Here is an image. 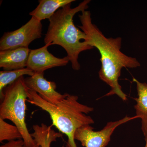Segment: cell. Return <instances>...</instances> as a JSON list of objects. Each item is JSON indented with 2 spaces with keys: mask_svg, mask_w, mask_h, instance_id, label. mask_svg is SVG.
Instances as JSON below:
<instances>
[{
  "mask_svg": "<svg viewBox=\"0 0 147 147\" xmlns=\"http://www.w3.org/2000/svg\"><path fill=\"white\" fill-rule=\"evenodd\" d=\"M28 88L27 101L49 114L52 125L67 137L65 147H77L74 134L82 127L94 123L91 117L87 115L92 112L94 108L79 102L78 96L67 93L59 102L52 104L42 98L36 92Z\"/></svg>",
  "mask_w": 147,
  "mask_h": 147,
  "instance_id": "cell-3",
  "label": "cell"
},
{
  "mask_svg": "<svg viewBox=\"0 0 147 147\" xmlns=\"http://www.w3.org/2000/svg\"><path fill=\"white\" fill-rule=\"evenodd\" d=\"M145 140H146V146H145V147H147V134L146 136H145Z\"/></svg>",
  "mask_w": 147,
  "mask_h": 147,
  "instance_id": "cell-16",
  "label": "cell"
},
{
  "mask_svg": "<svg viewBox=\"0 0 147 147\" xmlns=\"http://www.w3.org/2000/svg\"><path fill=\"white\" fill-rule=\"evenodd\" d=\"M24 81L28 88L36 92L42 98L52 104H57L66 96L67 93L62 94L56 90V83L45 79L44 72H35L33 76L25 78Z\"/></svg>",
  "mask_w": 147,
  "mask_h": 147,
  "instance_id": "cell-8",
  "label": "cell"
},
{
  "mask_svg": "<svg viewBox=\"0 0 147 147\" xmlns=\"http://www.w3.org/2000/svg\"><path fill=\"white\" fill-rule=\"evenodd\" d=\"M90 2L85 0L74 8H71L70 3L59 9L49 19L44 38L45 45H59L65 49L75 70L81 68L78 61L79 54L94 48L84 41L86 35L75 26L73 20L76 13L86 10Z\"/></svg>",
  "mask_w": 147,
  "mask_h": 147,
  "instance_id": "cell-2",
  "label": "cell"
},
{
  "mask_svg": "<svg viewBox=\"0 0 147 147\" xmlns=\"http://www.w3.org/2000/svg\"><path fill=\"white\" fill-rule=\"evenodd\" d=\"M24 79L22 76L5 89L0 105V118L12 122L21 132L25 146L30 147L37 145L26 122L28 88Z\"/></svg>",
  "mask_w": 147,
  "mask_h": 147,
  "instance_id": "cell-4",
  "label": "cell"
},
{
  "mask_svg": "<svg viewBox=\"0 0 147 147\" xmlns=\"http://www.w3.org/2000/svg\"><path fill=\"white\" fill-rule=\"evenodd\" d=\"M42 31L41 21L32 17L19 29L4 33L0 40V50L28 48L33 41L41 38Z\"/></svg>",
  "mask_w": 147,
  "mask_h": 147,
  "instance_id": "cell-5",
  "label": "cell"
},
{
  "mask_svg": "<svg viewBox=\"0 0 147 147\" xmlns=\"http://www.w3.org/2000/svg\"><path fill=\"white\" fill-rule=\"evenodd\" d=\"M137 119L136 116H126L115 121L108 122L104 128L95 131L90 125H86L77 129L74 134V139L79 141L85 147H105L110 142L111 135L118 127L129 121Z\"/></svg>",
  "mask_w": 147,
  "mask_h": 147,
  "instance_id": "cell-6",
  "label": "cell"
},
{
  "mask_svg": "<svg viewBox=\"0 0 147 147\" xmlns=\"http://www.w3.org/2000/svg\"><path fill=\"white\" fill-rule=\"evenodd\" d=\"M74 0H39V4L29 14L40 21L50 19L60 9Z\"/></svg>",
  "mask_w": 147,
  "mask_h": 147,
  "instance_id": "cell-10",
  "label": "cell"
},
{
  "mask_svg": "<svg viewBox=\"0 0 147 147\" xmlns=\"http://www.w3.org/2000/svg\"><path fill=\"white\" fill-rule=\"evenodd\" d=\"M34 71L26 68L0 71V98L2 100L4 97V90L7 87L17 81L24 75L32 76L34 74Z\"/></svg>",
  "mask_w": 147,
  "mask_h": 147,
  "instance_id": "cell-13",
  "label": "cell"
},
{
  "mask_svg": "<svg viewBox=\"0 0 147 147\" xmlns=\"http://www.w3.org/2000/svg\"><path fill=\"white\" fill-rule=\"evenodd\" d=\"M30 51L25 47L0 51V67L4 71L26 68Z\"/></svg>",
  "mask_w": 147,
  "mask_h": 147,
  "instance_id": "cell-9",
  "label": "cell"
},
{
  "mask_svg": "<svg viewBox=\"0 0 147 147\" xmlns=\"http://www.w3.org/2000/svg\"><path fill=\"white\" fill-rule=\"evenodd\" d=\"M52 125L47 126L42 123L40 125L33 126L34 131L31 134L37 145L40 147H51L52 142L62 137V133L55 131L52 129Z\"/></svg>",
  "mask_w": 147,
  "mask_h": 147,
  "instance_id": "cell-12",
  "label": "cell"
},
{
  "mask_svg": "<svg viewBox=\"0 0 147 147\" xmlns=\"http://www.w3.org/2000/svg\"><path fill=\"white\" fill-rule=\"evenodd\" d=\"M49 45L30 50L27 62V68L34 72H44L49 69L66 65L69 61L68 57L60 58L49 53Z\"/></svg>",
  "mask_w": 147,
  "mask_h": 147,
  "instance_id": "cell-7",
  "label": "cell"
},
{
  "mask_svg": "<svg viewBox=\"0 0 147 147\" xmlns=\"http://www.w3.org/2000/svg\"><path fill=\"white\" fill-rule=\"evenodd\" d=\"M0 147H28L25 146L24 140L23 139L13 140L9 141L4 144L2 145ZM30 147H40L36 145L34 146Z\"/></svg>",
  "mask_w": 147,
  "mask_h": 147,
  "instance_id": "cell-15",
  "label": "cell"
},
{
  "mask_svg": "<svg viewBox=\"0 0 147 147\" xmlns=\"http://www.w3.org/2000/svg\"><path fill=\"white\" fill-rule=\"evenodd\" d=\"M82 26L79 28L86 35L84 41L93 47H96L100 55L101 66L98 75L102 81L111 87V90L105 96L116 94L124 101L127 96L122 90L119 83L122 69L135 68L140 66L135 58L129 57L121 51L122 39L121 37L107 38L97 26L92 22L89 11L85 10L79 15Z\"/></svg>",
  "mask_w": 147,
  "mask_h": 147,
  "instance_id": "cell-1",
  "label": "cell"
},
{
  "mask_svg": "<svg viewBox=\"0 0 147 147\" xmlns=\"http://www.w3.org/2000/svg\"><path fill=\"white\" fill-rule=\"evenodd\" d=\"M133 82L136 84L138 97L134 98L136 105V117L142 119V129L144 136L147 134V84L141 83L133 78Z\"/></svg>",
  "mask_w": 147,
  "mask_h": 147,
  "instance_id": "cell-11",
  "label": "cell"
},
{
  "mask_svg": "<svg viewBox=\"0 0 147 147\" xmlns=\"http://www.w3.org/2000/svg\"><path fill=\"white\" fill-rule=\"evenodd\" d=\"M20 139H22V136L18 127L0 118V142Z\"/></svg>",
  "mask_w": 147,
  "mask_h": 147,
  "instance_id": "cell-14",
  "label": "cell"
}]
</instances>
